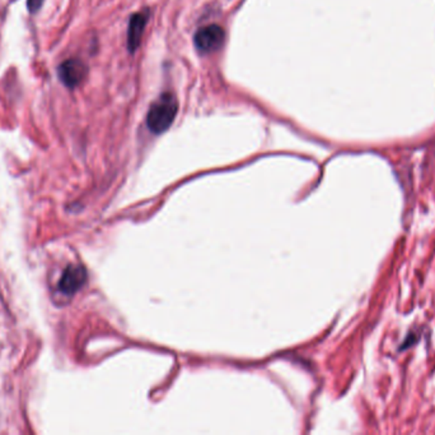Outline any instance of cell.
<instances>
[{"mask_svg":"<svg viewBox=\"0 0 435 435\" xmlns=\"http://www.w3.org/2000/svg\"><path fill=\"white\" fill-rule=\"evenodd\" d=\"M178 103L175 94H160L157 101H154L147 115V125L154 134H162L166 132L176 119Z\"/></svg>","mask_w":435,"mask_h":435,"instance_id":"cell-1","label":"cell"},{"mask_svg":"<svg viewBox=\"0 0 435 435\" xmlns=\"http://www.w3.org/2000/svg\"><path fill=\"white\" fill-rule=\"evenodd\" d=\"M226 40L224 30L218 25H210L198 30L193 37V43L196 49L201 54H210V52L219 50Z\"/></svg>","mask_w":435,"mask_h":435,"instance_id":"cell-2","label":"cell"},{"mask_svg":"<svg viewBox=\"0 0 435 435\" xmlns=\"http://www.w3.org/2000/svg\"><path fill=\"white\" fill-rule=\"evenodd\" d=\"M88 69L83 61L78 59L65 60L59 67V78L69 88L81 85L87 77Z\"/></svg>","mask_w":435,"mask_h":435,"instance_id":"cell-3","label":"cell"},{"mask_svg":"<svg viewBox=\"0 0 435 435\" xmlns=\"http://www.w3.org/2000/svg\"><path fill=\"white\" fill-rule=\"evenodd\" d=\"M87 273L81 265H69L60 279L59 289L61 292L72 295L83 286Z\"/></svg>","mask_w":435,"mask_h":435,"instance_id":"cell-4","label":"cell"},{"mask_svg":"<svg viewBox=\"0 0 435 435\" xmlns=\"http://www.w3.org/2000/svg\"><path fill=\"white\" fill-rule=\"evenodd\" d=\"M148 17H149V12L142 10L139 13H135L134 16L130 18L129 28H127V48L130 52H134L139 48L144 30L148 23Z\"/></svg>","mask_w":435,"mask_h":435,"instance_id":"cell-5","label":"cell"},{"mask_svg":"<svg viewBox=\"0 0 435 435\" xmlns=\"http://www.w3.org/2000/svg\"><path fill=\"white\" fill-rule=\"evenodd\" d=\"M45 0H27V8L31 13H36L39 9L41 8Z\"/></svg>","mask_w":435,"mask_h":435,"instance_id":"cell-6","label":"cell"}]
</instances>
